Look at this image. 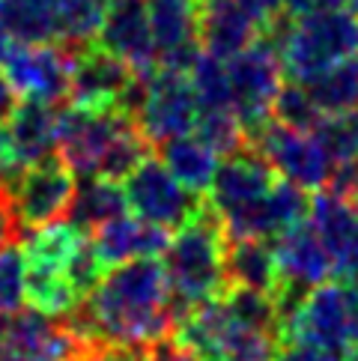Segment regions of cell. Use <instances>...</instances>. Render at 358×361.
<instances>
[{"label":"cell","instance_id":"6da1fadb","mask_svg":"<svg viewBox=\"0 0 358 361\" xmlns=\"http://www.w3.org/2000/svg\"><path fill=\"white\" fill-rule=\"evenodd\" d=\"M173 299L159 257L108 269L87 299L63 317L81 343L152 346L173 331Z\"/></svg>","mask_w":358,"mask_h":361},{"label":"cell","instance_id":"7a4b0ae2","mask_svg":"<svg viewBox=\"0 0 358 361\" xmlns=\"http://www.w3.org/2000/svg\"><path fill=\"white\" fill-rule=\"evenodd\" d=\"M18 239L24 260V302L36 314L63 319L105 275L90 236L66 218L24 230Z\"/></svg>","mask_w":358,"mask_h":361},{"label":"cell","instance_id":"3957f363","mask_svg":"<svg viewBox=\"0 0 358 361\" xmlns=\"http://www.w3.org/2000/svg\"><path fill=\"white\" fill-rule=\"evenodd\" d=\"M152 144L125 108L93 111L63 105L57 156L75 176H101L123 183L149 156Z\"/></svg>","mask_w":358,"mask_h":361},{"label":"cell","instance_id":"277c9868","mask_svg":"<svg viewBox=\"0 0 358 361\" xmlns=\"http://www.w3.org/2000/svg\"><path fill=\"white\" fill-rule=\"evenodd\" d=\"M224 257H227L224 224L206 203V197H203L197 212L171 233L168 248L159 257L164 275H168L176 317L227 290Z\"/></svg>","mask_w":358,"mask_h":361},{"label":"cell","instance_id":"5b68a950","mask_svg":"<svg viewBox=\"0 0 358 361\" xmlns=\"http://www.w3.org/2000/svg\"><path fill=\"white\" fill-rule=\"evenodd\" d=\"M278 48L287 81H308L323 69L358 54V16L352 9H314L280 18L266 30Z\"/></svg>","mask_w":358,"mask_h":361},{"label":"cell","instance_id":"8992f818","mask_svg":"<svg viewBox=\"0 0 358 361\" xmlns=\"http://www.w3.org/2000/svg\"><path fill=\"white\" fill-rule=\"evenodd\" d=\"M129 114L137 120L140 132L152 147L173 140L185 132H195L200 108L191 81L183 69L156 66L137 81V90L129 102Z\"/></svg>","mask_w":358,"mask_h":361},{"label":"cell","instance_id":"52a82bcc","mask_svg":"<svg viewBox=\"0 0 358 361\" xmlns=\"http://www.w3.org/2000/svg\"><path fill=\"white\" fill-rule=\"evenodd\" d=\"M224 66H227L233 114L239 117L242 128H245V137H254L272 120L275 96L280 84H284V69H280L272 36L254 39L239 54L224 60Z\"/></svg>","mask_w":358,"mask_h":361},{"label":"cell","instance_id":"ba28073f","mask_svg":"<svg viewBox=\"0 0 358 361\" xmlns=\"http://www.w3.org/2000/svg\"><path fill=\"white\" fill-rule=\"evenodd\" d=\"M75 185H78V176L57 152L18 167L4 185L12 212H16L18 233L66 218L69 203L75 197Z\"/></svg>","mask_w":358,"mask_h":361},{"label":"cell","instance_id":"9c48e42d","mask_svg":"<svg viewBox=\"0 0 358 361\" xmlns=\"http://www.w3.org/2000/svg\"><path fill=\"white\" fill-rule=\"evenodd\" d=\"M284 341L308 343L314 350H323L343 361L352 350V317H350V299H347V283L343 278L326 281L319 287L308 290L290 314Z\"/></svg>","mask_w":358,"mask_h":361},{"label":"cell","instance_id":"30bf717a","mask_svg":"<svg viewBox=\"0 0 358 361\" xmlns=\"http://www.w3.org/2000/svg\"><path fill=\"white\" fill-rule=\"evenodd\" d=\"M140 75L123 57L111 54L99 42H90L81 48H72L69 60V105L111 111L125 108L135 96V87Z\"/></svg>","mask_w":358,"mask_h":361},{"label":"cell","instance_id":"8fae6325","mask_svg":"<svg viewBox=\"0 0 358 361\" xmlns=\"http://www.w3.org/2000/svg\"><path fill=\"white\" fill-rule=\"evenodd\" d=\"M123 195L135 218L171 233L179 224H185L203 203V195L188 191L152 152L123 179Z\"/></svg>","mask_w":358,"mask_h":361},{"label":"cell","instance_id":"7c38bea8","mask_svg":"<svg viewBox=\"0 0 358 361\" xmlns=\"http://www.w3.org/2000/svg\"><path fill=\"white\" fill-rule=\"evenodd\" d=\"M248 144L268 161V167L278 173V179L299 185L302 191H319L326 188L331 176V161L326 156L323 144L314 132L296 126H284L278 120H268Z\"/></svg>","mask_w":358,"mask_h":361},{"label":"cell","instance_id":"4fadbf2b","mask_svg":"<svg viewBox=\"0 0 358 361\" xmlns=\"http://www.w3.org/2000/svg\"><path fill=\"white\" fill-rule=\"evenodd\" d=\"M72 48L60 42H12L4 60V78L18 99L66 102Z\"/></svg>","mask_w":358,"mask_h":361},{"label":"cell","instance_id":"5bb4252c","mask_svg":"<svg viewBox=\"0 0 358 361\" xmlns=\"http://www.w3.org/2000/svg\"><path fill=\"white\" fill-rule=\"evenodd\" d=\"M81 350L63 319L36 311L0 314V361H78Z\"/></svg>","mask_w":358,"mask_h":361},{"label":"cell","instance_id":"9a60e30c","mask_svg":"<svg viewBox=\"0 0 358 361\" xmlns=\"http://www.w3.org/2000/svg\"><path fill=\"white\" fill-rule=\"evenodd\" d=\"M275 183H278V173L245 140L233 152L221 156L218 171H215L212 183L206 188V203L218 218H227L251 203H257L263 195L272 191Z\"/></svg>","mask_w":358,"mask_h":361},{"label":"cell","instance_id":"2e32d148","mask_svg":"<svg viewBox=\"0 0 358 361\" xmlns=\"http://www.w3.org/2000/svg\"><path fill=\"white\" fill-rule=\"evenodd\" d=\"M308 200L311 195L302 191L299 185L278 179L268 195H263L257 203L245 206L233 215L221 218L227 239H278L284 230L296 227L299 221L308 218Z\"/></svg>","mask_w":358,"mask_h":361},{"label":"cell","instance_id":"e0dca14e","mask_svg":"<svg viewBox=\"0 0 358 361\" xmlns=\"http://www.w3.org/2000/svg\"><path fill=\"white\" fill-rule=\"evenodd\" d=\"M159 66L188 69L200 54V0H144Z\"/></svg>","mask_w":358,"mask_h":361},{"label":"cell","instance_id":"ac0fdd59","mask_svg":"<svg viewBox=\"0 0 358 361\" xmlns=\"http://www.w3.org/2000/svg\"><path fill=\"white\" fill-rule=\"evenodd\" d=\"M96 42L123 57L140 78L159 66L144 0H108Z\"/></svg>","mask_w":358,"mask_h":361},{"label":"cell","instance_id":"d6986e66","mask_svg":"<svg viewBox=\"0 0 358 361\" xmlns=\"http://www.w3.org/2000/svg\"><path fill=\"white\" fill-rule=\"evenodd\" d=\"M90 236L96 260L101 269H113L123 266L129 260H140V257H161L168 248L171 230H161L156 224H147L140 218H129V212L113 218V221L96 227Z\"/></svg>","mask_w":358,"mask_h":361},{"label":"cell","instance_id":"ffe728a7","mask_svg":"<svg viewBox=\"0 0 358 361\" xmlns=\"http://www.w3.org/2000/svg\"><path fill=\"white\" fill-rule=\"evenodd\" d=\"M60 114H63V102L18 99V105L4 128H6L12 156H16V161L21 167L30 164V161H39V159L51 156V152H57Z\"/></svg>","mask_w":358,"mask_h":361},{"label":"cell","instance_id":"44dd1931","mask_svg":"<svg viewBox=\"0 0 358 361\" xmlns=\"http://www.w3.org/2000/svg\"><path fill=\"white\" fill-rule=\"evenodd\" d=\"M260 36V24L239 0H200V51L230 60Z\"/></svg>","mask_w":358,"mask_h":361},{"label":"cell","instance_id":"7402d4cb","mask_svg":"<svg viewBox=\"0 0 358 361\" xmlns=\"http://www.w3.org/2000/svg\"><path fill=\"white\" fill-rule=\"evenodd\" d=\"M308 224L314 227V233L331 254L335 275L340 278L343 266H347L350 248H352L355 230H358V203L347 200L331 188H319L308 200Z\"/></svg>","mask_w":358,"mask_h":361},{"label":"cell","instance_id":"603a6c76","mask_svg":"<svg viewBox=\"0 0 358 361\" xmlns=\"http://www.w3.org/2000/svg\"><path fill=\"white\" fill-rule=\"evenodd\" d=\"M227 287L254 290L263 295H275L280 287L275 248L266 239H227Z\"/></svg>","mask_w":358,"mask_h":361},{"label":"cell","instance_id":"cb8c5ba5","mask_svg":"<svg viewBox=\"0 0 358 361\" xmlns=\"http://www.w3.org/2000/svg\"><path fill=\"white\" fill-rule=\"evenodd\" d=\"M161 149V164L195 195H206V188L212 183L215 171L221 164V152L215 149L203 135L185 132L173 140H164Z\"/></svg>","mask_w":358,"mask_h":361},{"label":"cell","instance_id":"d4e9b609","mask_svg":"<svg viewBox=\"0 0 358 361\" xmlns=\"http://www.w3.org/2000/svg\"><path fill=\"white\" fill-rule=\"evenodd\" d=\"M125 212H129V206H125L120 183L101 176H81V183L75 185V197L69 203L66 221H72L84 233H93L96 227L108 224Z\"/></svg>","mask_w":358,"mask_h":361},{"label":"cell","instance_id":"484cf974","mask_svg":"<svg viewBox=\"0 0 358 361\" xmlns=\"http://www.w3.org/2000/svg\"><path fill=\"white\" fill-rule=\"evenodd\" d=\"M319 111V117H335L358 108V54L323 69L308 81H299Z\"/></svg>","mask_w":358,"mask_h":361},{"label":"cell","instance_id":"4316f807","mask_svg":"<svg viewBox=\"0 0 358 361\" xmlns=\"http://www.w3.org/2000/svg\"><path fill=\"white\" fill-rule=\"evenodd\" d=\"M0 27L12 42H60L54 0H0Z\"/></svg>","mask_w":358,"mask_h":361},{"label":"cell","instance_id":"83f0119b","mask_svg":"<svg viewBox=\"0 0 358 361\" xmlns=\"http://www.w3.org/2000/svg\"><path fill=\"white\" fill-rule=\"evenodd\" d=\"M191 90L197 96V108L200 114H212V111H233L230 102V81H227V66L224 60L200 51L195 63L185 69Z\"/></svg>","mask_w":358,"mask_h":361},{"label":"cell","instance_id":"f1b7e54d","mask_svg":"<svg viewBox=\"0 0 358 361\" xmlns=\"http://www.w3.org/2000/svg\"><path fill=\"white\" fill-rule=\"evenodd\" d=\"M60 45L81 48L96 42L108 0H54Z\"/></svg>","mask_w":358,"mask_h":361},{"label":"cell","instance_id":"f546056e","mask_svg":"<svg viewBox=\"0 0 358 361\" xmlns=\"http://www.w3.org/2000/svg\"><path fill=\"white\" fill-rule=\"evenodd\" d=\"M314 135L323 144L331 167L358 159V108L347 114H335V117H323L316 123Z\"/></svg>","mask_w":358,"mask_h":361},{"label":"cell","instance_id":"4dcf8cb0","mask_svg":"<svg viewBox=\"0 0 358 361\" xmlns=\"http://www.w3.org/2000/svg\"><path fill=\"white\" fill-rule=\"evenodd\" d=\"M272 120L314 132L316 123L323 117H319V111L314 108L308 90H304L299 81H287L284 78V84H280L278 96H275V105H272Z\"/></svg>","mask_w":358,"mask_h":361},{"label":"cell","instance_id":"1f68e13d","mask_svg":"<svg viewBox=\"0 0 358 361\" xmlns=\"http://www.w3.org/2000/svg\"><path fill=\"white\" fill-rule=\"evenodd\" d=\"M24 305V260L18 245L0 248V314L21 311Z\"/></svg>","mask_w":358,"mask_h":361},{"label":"cell","instance_id":"d6a6232c","mask_svg":"<svg viewBox=\"0 0 358 361\" xmlns=\"http://www.w3.org/2000/svg\"><path fill=\"white\" fill-rule=\"evenodd\" d=\"M78 361H152V350L135 343H84Z\"/></svg>","mask_w":358,"mask_h":361},{"label":"cell","instance_id":"836d02e7","mask_svg":"<svg viewBox=\"0 0 358 361\" xmlns=\"http://www.w3.org/2000/svg\"><path fill=\"white\" fill-rule=\"evenodd\" d=\"M245 12L260 24V30L266 33L272 24H278L284 18V12H280V0H239Z\"/></svg>","mask_w":358,"mask_h":361},{"label":"cell","instance_id":"e575fe53","mask_svg":"<svg viewBox=\"0 0 358 361\" xmlns=\"http://www.w3.org/2000/svg\"><path fill=\"white\" fill-rule=\"evenodd\" d=\"M275 361H338V358L323 353V350H314V346H308V343L284 341V343L278 346Z\"/></svg>","mask_w":358,"mask_h":361},{"label":"cell","instance_id":"d590c367","mask_svg":"<svg viewBox=\"0 0 358 361\" xmlns=\"http://www.w3.org/2000/svg\"><path fill=\"white\" fill-rule=\"evenodd\" d=\"M18 221H16V212H12V203L6 197V191L0 188V248L12 245V239H18Z\"/></svg>","mask_w":358,"mask_h":361},{"label":"cell","instance_id":"8d00e7d4","mask_svg":"<svg viewBox=\"0 0 358 361\" xmlns=\"http://www.w3.org/2000/svg\"><path fill=\"white\" fill-rule=\"evenodd\" d=\"M149 350H152V361H200L195 353H188L185 346H179L173 338H164L159 343H152Z\"/></svg>","mask_w":358,"mask_h":361},{"label":"cell","instance_id":"74e56055","mask_svg":"<svg viewBox=\"0 0 358 361\" xmlns=\"http://www.w3.org/2000/svg\"><path fill=\"white\" fill-rule=\"evenodd\" d=\"M18 161L16 156H12V147H9V137H6V128L0 126V188H4L9 183V176L18 171Z\"/></svg>","mask_w":358,"mask_h":361},{"label":"cell","instance_id":"f35d334b","mask_svg":"<svg viewBox=\"0 0 358 361\" xmlns=\"http://www.w3.org/2000/svg\"><path fill=\"white\" fill-rule=\"evenodd\" d=\"M18 105V96L16 90L9 87V81L4 78V72H0V126H6V120L12 117V111Z\"/></svg>","mask_w":358,"mask_h":361},{"label":"cell","instance_id":"ab89813d","mask_svg":"<svg viewBox=\"0 0 358 361\" xmlns=\"http://www.w3.org/2000/svg\"><path fill=\"white\" fill-rule=\"evenodd\" d=\"M347 283V299H350V317H352V343L358 346V275L343 278Z\"/></svg>","mask_w":358,"mask_h":361},{"label":"cell","instance_id":"60d3db41","mask_svg":"<svg viewBox=\"0 0 358 361\" xmlns=\"http://www.w3.org/2000/svg\"><path fill=\"white\" fill-rule=\"evenodd\" d=\"M316 9V0H280V12L284 18H299V16H308V12Z\"/></svg>","mask_w":358,"mask_h":361},{"label":"cell","instance_id":"b9f144b4","mask_svg":"<svg viewBox=\"0 0 358 361\" xmlns=\"http://www.w3.org/2000/svg\"><path fill=\"white\" fill-rule=\"evenodd\" d=\"M316 9H350V0H316Z\"/></svg>","mask_w":358,"mask_h":361},{"label":"cell","instance_id":"7bdbcfd3","mask_svg":"<svg viewBox=\"0 0 358 361\" xmlns=\"http://www.w3.org/2000/svg\"><path fill=\"white\" fill-rule=\"evenodd\" d=\"M9 48H12V39H9V33L0 27V66H4V60H6V54H9Z\"/></svg>","mask_w":358,"mask_h":361},{"label":"cell","instance_id":"ee69618b","mask_svg":"<svg viewBox=\"0 0 358 361\" xmlns=\"http://www.w3.org/2000/svg\"><path fill=\"white\" fill-rule=\"evenodd\" d=\"M350 9H352V12H358V0H350Z\"/></svg>","mask_w":358,"mask_h":361}]
</instances>
